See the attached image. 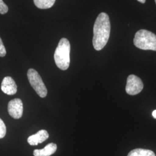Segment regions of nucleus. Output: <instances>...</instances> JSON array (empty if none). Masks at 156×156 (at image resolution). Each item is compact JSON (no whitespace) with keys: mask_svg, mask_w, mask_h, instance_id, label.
Returning a JSON list of instances; mask_svg holds the SVG:
<instances>
[{"mask_svg":"<svg viewBox=\"0 0 156 156\" xmlns=\"http://www.w3.org/2000/svg\"><path fill=\"white\" fill-rule=\"evenodd\" d=\"M111 33V23L109 16L102 12L96 19L93 27V45L96 50H102L106 45Z\"/></svg>","mask_w":156,"mask_h":156,"instance_id":"nucleus-1","label":"nucleus"},{"mask_svg":"<svg viewBox=\"0 0 156 156\" xmlns=\"http://www.w3.org/2000/svg\"><path fill=\"white\" fill-rule=\"evenodd\" d=\"M71 45L69 41L62 38L55 50L54 58L57 67L62 70H67L70 64Z\"/></svg>","mask_w":156,"mask_h":156,"instance_id":"nucleus-2","label":"nucleus"},{"mask_svg":"<svg viewBox=\"0 0 156 156\" xmlns=\"http://www.w3.org/2000/svg\"><path fill=\"white\" fill-rule=\"evenodd\" d=\"M134 44L142 50L156 51V35L146 30H140L135 35Z\"/></svg>","mask_w":156,"mask_h":156,"instance_id":"nucleus-3","label":"nucleus"},{"mask_svg":"<svg viewBox=\"0 0 156 156\" xmlns=\"http://www.w3.org/2000/svg\"><path fill=\"white\" fill-rule=\"evenodd\" d=\"M27 78L37 94L41 98H45L48 94V90L38 73L33 68H30L27 72Z\"/></svg>","mask_w":156,"mask_h":156,"instance_id":"nucleus-4","label":"nucleus"},{"mask_svg":"<svg viewBox=\"0 0 156 156\" xmlns=\"http://www.w3.org/2000/svg\"><path fill=\"white\" fill-rule=\"evenodd\" d=\"M143 89L144 84L139 77L134 75L128 76L126 87V91L128 94L131 95L138 94Z\"/></svg>","mask_w":156,"mask_h":156,"instance_id":"nucleus-5","label":"nucleus"},{"mask_svg":"<svg viewBox=\"0 0 156 156\" xmlns=\"http://www.w3.org/2000/svg\"><path fill=\"white\" fill-rule=\"evenodd\" d=\"M8 111L12 117L15 119L21 118L23 112L22 101L19 98L10 101L8 105Z\"/></svg>","mask_w":156,"mask_h":156,"instance_id":"nucleus-6","label":"nucleus"},{"mask_svg":"<svg viewBox=\"0 0 156 156\" xmlns=\"http://www.w3.org/2000/svg\"><path fill=\"white\" fill-rule=\"evenodd\" d=\"M1 90L6 94H15L17 92V85L15 80L10 76L5 77L1 83Z\"/></svg>","mask_w":156,"mask_h":156,"instance_id":"nucleus-7","label":"nucleus"},{"mask_svg":"<svg viewBox=\"0 0 156 156\" xmlns=\"http://www.w3.org/2000/svg\"><path fill=\"white\" fill-rule=\"evenodd\" d=\"M49 137V135L48 131L45 129H41L37 134L29 136L27 142L30 145L35 146L44 142L46 140H48Z\"/></svg>","mask_w":156,"mask_h":156,"instance_id":"nucleus-8","label":"nucleus"},{"mask_svg":"<svg viewBox=\"0 0 156 156\" xmlns=\"http://www.w3.org/2000/svg\"><path fill=\"white\" fill-rule=\"evenodd\" d=\"M57 145L53 143H50L46 145L42 149L34 150L33 154L34 156H50L53 154L57 151Z\"/></svg>","mask_w":156,"mask_h":156,"instance_id":"nucleus-9","label":"nucleus"},{"mask_svg":"<svg viewBox=\"0 0 156 156\" xmlns=\"http://www.w3.org/2000/svg\"><path fill=\"white\" fill-rule=\"evenodd\" d=\"M127 156H156L155 153L151 150L135 149L131 151Z\"/></svg>","mask_w":156,"mask_h":156,"instance_id":"nucleus-10","label":"nucleus"},{"mask_svg":"<svg viewBox=\"0 0 156 156\" xmlns=\"http://www.w3.org/2000/svg\"><path fill=\"white\" fill-rule=\"evenodd\" d=\"M56 0H34V4L39 9H49L52 7Z\"/></svg>","mask_w":156,"mask_h":156,"instance_id":"nucleus-11","label":"nucleus"},{"mask_svg":"<svg viewBox=\"0 0 156 156\" xmlns=\"http://www.w3.org/2000/svg\"><path fill=\"white\" fill-rule=\"evenodd\" d=\"M6 133V128L5 124L2 119H0V139L3 138L5 136Z\"/></svg>","mask_w":156,"mask_h":156,"instance_id":"nucleus-12","label":"nucleus"},{"mask_svg":"<svg viewBox=\"0 0 156 156\" xmlns=\"http://www.w3.org/2000/svg\"><path fill=\"white\" fill-rule=\"evenodd\" d=\"M8 11V7L4 2L3 0H0V13L5 14Z\"/></svg>","mask_w":156,"mask_h":156,"instance_id":"nucleus-13","label":"nucleus"},{"mask_svg":"<svg viewBox=\"0 0 156 156\" xmlns=\"http://www.w3.org/2000/svg\"><path fill=\"white\" fill-rule=\"evenodd\" d=\"M6 54L5 48L2 42V41L0 38V57H4Z\"/></svg>","mask_w":156,"mask_h":156,"instance_id":"nucleus-14","label":"nucleus"},{"mask_svg":"<svg viewBox=\"0 0 156 156\" xmlns=\"http://www.w3.org/2000/svg\"><path fill=\"white\" fill-rule=\"evenodd\" d=\"M152 116H153V117H154V119H156V110H154V111H153V112H152Z\"/></svg>","mask_w":156,"mask_h":156,"instance_id":"nucleus-15","label":"nucleus"},{"mask_svg":"<svg viewBox=\"0 0 156 156\" xmlns=\"http://www.w3.org/2000/svg\"><path fill=\"white\" fill-rule=\"evenodd\" d=\"M137 1H139L140 2H141V3H142V4H144L146 2V0H137Z\"/></svg>","mask_w":156,"mask_h":156,"instance_id":"nucleus-16","label":"nucleus"},{"mask_svg":"<svg viewBox=\"0 0 156 156\" xmlns=\"http://www.w3.org/2000/svg\"><path fill=\"white\" fill-rule=\"evenodd\" d=\"M155 2H156V0H155Z\"/></svg>","mask_w":156,"mask_h":156,"instance_id":"nucleus-17","label":"nucleus"},{"mask_svg":"<svg viewBox=\"0 0 156 156\" xmlns=\"http://www.w3.org/2000/svg\"></svg>","mask_w":156,"mask_h":156,"instance_id":"nucleus-18","label":"nucleus"}]
</instances>
